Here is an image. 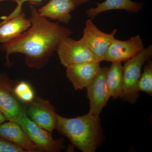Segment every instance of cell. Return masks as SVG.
<instances>
[{
    "mask_svg": "<svg viewBox=\"0 0 152 152\" xmlns=\"http://www.w3.org/2000/svg\"><path fill=\"white\" fill-rule=\"evenodd\" d=\"M30 9V27L18 37L1 46V50L6 53V66H12L10 55L17 53L25 55L28 66L42 69L48 62L63 39L73 34L69 28L42 16L35 6H31Z\"/></svg>",
    "mask_w": 152,
    "mask_h": 152,
    "instance_id": "obj_1",
    "label": "cell"
},
{
    "mask_svg": "<svg viewBox=\"0 0 152 152\" xmlns=\"http://www.w3.org/2000/svg\"><path fill=\"white\" fill-rule=\"evenodd\" d=\"M56 129L83 152H94L103 141L99 115L88 113L74 118H65L57 114Z\"/></svg>",
    "mask_w": 152,
    "mask_h": 152,
    "instance_id": "obj_2",
    "label": "cell"
},
{
    "mask_svg": "<svg viewBox=\"0 0 152 152\" xmlns=\"http://www.w3.org/2000/svg\"><path fill=\"white\" fill-rule=\"evenodd\" d=\"M152 55V46L150 45L134 56L126 61L123 66V83L121 98L130 104L137 102L140 93L137 84L141 75L142 67Z\"/></svg>",
    "mask_w": 152,
    "mask_h": 152,
    "instance_id": "obj_3",
    "label": "cell"
},
{
    "mask_svg": "<svg viewBox=\"0 0 152 152\" xmlns=\"http://www.w3.org/2000/svg\"><path fill=\"white\" fill-rule=\"evenodd\" d=\"M18 80L0 73V111L7 121L16 122L26 113L28 104L23 103L14 94L13 88Z\"/></svg>",
    "mask_w": 152,
    "mask_h": 152,
    "instance_id": "obj_4",
    "label": "cell"
},
{
    "mask_svg": "<svg viewBox=\"0 0 152 152\" xmlns=\"http://www.w3.org/2000/svg\"><path fill=\"white\" fill-rule=\"evenodd\" d=\"M16 122L20 125L30 140L42 152H59L65 148L64 139L53 138L52 133L34 122L28 117L26 113L22 115Z\"/></svg>",
    "mask_w": 152,
    "mask_h": 152,
    "instance_id": "obj_5",
    "label": "cell"
},
{
    "mask_svg": "<svg viewBox=\"0 0 152 152\" xmlns=\"http://www.w3.org/2000/svg\"><path fill=\"white\" fill-rule=\"evenodd\" d=\"M117 32L116 29L110 34L102 31L89 18L86 21L83 37L80 40L101 62L105 61L106 53Z\"/></svg>",
    "mask_w": 152,
    "mask_h": 152,
    "instance_id": "obj_6",
    "label": "cell"
},
{
    "mask_svg": "<svg viewBox=\"0 0 152 152\" xmlns=\"http://www.w3.org/2000/svg\"><path fill=\"white\" fill-rule=\"evenodd\" d=\"M56 51L61 64L66 68L80 63L100 62L80 40H75L69 37L63 39Z\"/></svg>",
    "mask_w": 152,
    "mask_h": 152,
    "instance_id": "obj_7",
    "label": "cell"
},
{
    "mask_svg": "<svg viewBox=\"0 0 152 152\" xmlns=\"http://www.w3.org/2000/svg\"><path fill=\"white\" fill-rule=\"evenodd\" d=\"M28 117L41 128L52 133L56 126L57 113L50 101L35 97L27 106Z\"/></svg>",
    "mask_w": 152,
    "mask_h": 152,
    "instance_id": "obj_8",
    "label": "cell"
},
{
    "mask_svg": "<svg viewBox=\"0 0 152 152\" xmlns=\"http://www.w3.org/2000/svg\"><path fill=\"white\" fill-rule=\"evenodd\" d=\"M109 68H101L96 75L86 88L90 102L88 113L99 115L111 97L106 84V77Z\"/></svg>",
    "mask_w": 152,
    "mask_h": 152,
    "instance_id": "obj_9",
    "label": "cell"
},
{
    "mask_svg": "<svg viewBox=\"0 0 152 152\" xmlns=\"http://www.w3.org/2000/svg\"><path fill=\"white\" fill-rule=\"evenodd\" d=\"M144 48L142 41L139 35L132 37L126 41L114 38L106 53L105 61L112 63L126 61L137 54Z\"/></svg>",
    "mask_w": 152,
    "mask_h": 152,
    "instance_id": "obj_10",
    "label": "cell"
},
{
    "mask_svg": "<svg viewBox=\"0 0 152 152\" xmlns=\"http://www.w3.org/2000/svg\"><path fill=\"white\" fill-rule=\"evenodd\" d=\"M100 62H88L66 67L67 77L76 90L86 88L101 69Z\"/></svg>",
    "mask_w": 152,
    "mask_h": 152,
    "instance_id": "obj_11",
    "label": "cell"
},
{
    "mask_svg": "<svg viewBox=\"0 0 152 152\" xmlns=\"http://www.w3.org/2000/svg\"><path fill=\"white\" fill-rule=\"evenodd\" d=\"M0 136L26 152H42L30 140L20 125L16 122L7 121L0 125Z\"/></svg>",
    "mask_w": 152,
    "mask_h": 152,
    "instance_id": "obj_12",
    "label": "cell"
},
{
    "mask_svg": "<svg viewBox=\"0 0 152 152\" xmlns=\"http://www.w3.org/2000/svg\"><path fill=\"white\" fill-rule=\"evenodd\" d=\"M77 7L72 0H50L38 12L42 16L68 24L72 19L71 12Z\"/></svg>",
    "mask_w": 152,
    "mask_h": 152,
    "instance_id": "obj_13",
    "label": "cell"
},
{
    "mask_svg": "<svg viewBox=\"0 0 152 152\" xmlns=\"http://www.w3.org/2000/svg\"><path fill=\"white\" fill-rule=\"evenodd\" d=\"M31 26L30 19L24 13L4 22L0 23V43H6L16 39L26 31Z\"/></svg>",
    "mask_w": 152,
    "mask_h": 152,
    "instance_id": "obj_14",
    "label": "cell"
},
{
    "mask_svg": "<svg viewBox=\"0 0 152 152\" xmlns=\"http://www.w3.org/2000/svg\"><path fill=\"white\" fill-rule=\"evenodd\" d=\"M143 6L142 2H136L132 0H106L98 4L96 7L88 9L86 12L88 17L92 20L99 14L112 10H124L129 12H137L142 10Z\"/></svg>",
    "mask_w": 152,
    "mask_h": 152,
    "instance_id": "obj_15",
    "label": "cell"
},
{
    "mask_svg": "<svg viewBox=\"0 0 152 152\" xmlns=\"http://www.w3.org/2000/svg\"><path fill=\"white\" fill-rule=\"evenodd\" d=\"M123 83L121 62H113L106 77V84L111 97L115 99L121 97Z\"/></svg>",
    "mask_w": 152,
    "mask_h": 152,
    "instance_id": "obj_16",
    "label": "cell"
},
{
    "mask_svg": "<svg viewBox=\"0 0 152 152\" xmlns=\"http://www.w3.org/2000/svg\"><path fill=\"white\" fill-rule=\"evenodd\" d=\"M13 91L17 98L24 104L30 103L36 97L32 87L24 81H17L14 86Z\"/></svg>",
    "mask_w": 152,
    "mask_h": 152,
    "instance_id": "obj_17",
    "label": "cell"
},
{
    "mask_svg": "<svg viewBox=\"0 0 152 152\" xmlns=\"http://www.w3.org/2000/svg\"><path fill=\"white\" fill-rule=\"evenodd\" d=\"M139 91H143L152 96V62L149 61L144 67L143 72L141 75L137 84Z\"/></svg>",
    "mask_w": 152,
    "mask_h": 152,
    "instance_id": "obj_18",
    "label": "cell"
},
{
    "mask_svg": "<svg viewBox=\"0 0 152 152\" xmlns=\"http://www.w3.org/2000/svg\"><path fill=\"white\" fill-rule=\"evenodd\" d=\"M0 152H26L19 146L0 136Z\"/></svg>",
    "mask_w": 152,
    "mask_h": 152,
    "instance_id": "obj_19",
    "label": "cell"
},
{
    "mask_svg": "<svg viewBox=\"0 0 152 152\" xmlns=\"http://www.w3.org/2000/svg\"><path fill=\"white\" fill-rule=\"evenodd\" d=\"M43 0H15L17 3V6L13 12L11 14L12 17H16L20 15L22 12V6L23 4L26 2H29L34 6H39L41 4Z\"/></svg>",
    "mask_w": 152,
    "mask_h": 152,
    "instance_id": "obj_20",
    "label": "cell"
},
{
    "mask_svg": "<svg viewBox=\"0 0 152 152\" xmlns=\"http://www.w3.org/2000/svg\"><path fill=\"white\" fill-rule=\"evenodd\" d=\"M77 7L91 0H72Z\"/></svg>",
    "mask_w": 152,
    "mask_h": 152,
    "instance_id": "obj_21",
    "label": "cell"
},
{
    "mask_svg": "<svg viewBox=\"0 0 152 152\" xmlns=\"http://www.w3.org/2000/svg\"><path fill=\"white\" fill-rule=\"evenodd\" d=\"M7 121V120L6 117L0 111V125Z\"/></svg>",
    "mask_w": 152,
    "mask_h": 152,
    "instance_id": "obj_22",
    "label": "cell"
},
{
    "mask_svg": "<svg viewBox=\"0 0 152 152\" xmlns=\"http://www.w3.org/2000/svg\"><path fill=\"white\" fill-rule=\"evenodd\" d=\"M7 1H15V0H0V3L2 2Z\"/></svg>",
    "mask_w": 152,
    "mask_h": 152,
    "instance_id": "obj_23",
    "label": "cell"
}]
</instances>
